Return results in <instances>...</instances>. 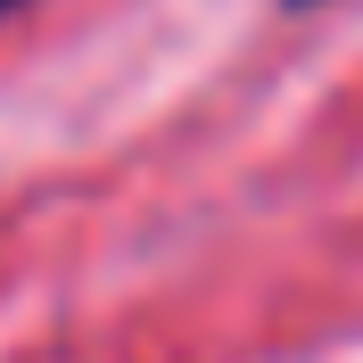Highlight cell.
Instances as JSON below:
<instances>
[{"label": "cell", "instance_id": "cell-1", "mask_svg": "<svg viewBox=\"0 0 363 363\" xmlns=\"http://www.w3.org/2000/svg\"><path fill=\"white\" fill-rule=\"evenodd\" d=\"M281 9H322V0H281Z\"/></svg>", "mask_w": 363, "mask_h": 363}, {"label": "cell", "instance_id": "cell-2", "mask_svg": "<svg viewBox=\"0 0 363 363\" xmlns=\"http://www.w3.org/2000/svg\"><path fill=\"white\" fill-rule=\"evenodd\" d=\"M9 9H25V0H0V17H9Z\"/></svg>", "mask_w": 363, "mask_h": 363}]
</instances>
